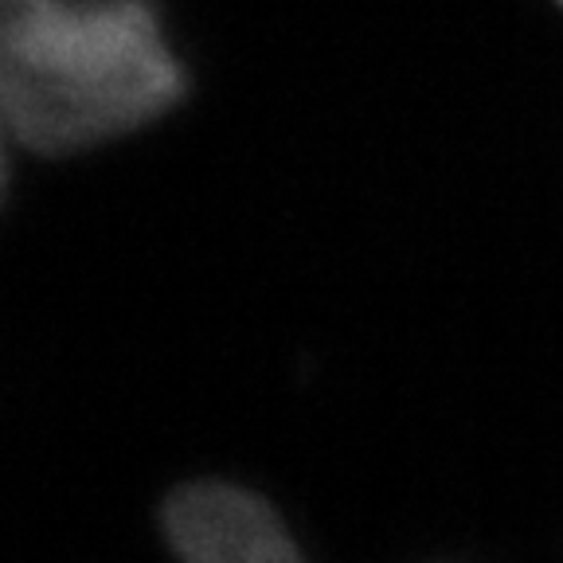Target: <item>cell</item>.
<instances>
[{"mask_svg":"<svg viewBox=\"0 0 563 563\" xmlns=\"http://www.w3.org/2000/svg\"><path fill=\"white\" fill-rule=\"evenodd\" d=\"M153 0H0V122L40 157L137 133L185 102Z\"/></svg>","mask_w":563,"mask_h":563,"instance_id":"cell-1","label":"cell"},{"mask_svg":"<svg viewBox=\"0 0 563 563\" xmlns=\"http://www.w3.org/2000/svg\"><path fill=\"white\" fill-rule=\"evenodd\" d=\"M161 532L180 563H306L278 512L231 482L173 489L161 505Z\"/></svg>","mask_w":563,"mask_h":563,"instance_id":"cell-2","label":"cell"},{"mask_svg":"<svg viewBox=\"0 0 563 563\" xmlns=\"http://www.w3.org/2000/svg\"><path fill=\"white\" fill-rule=\"evenodd\" d=\"M4 122H0V196H4V185H9V157H4Z\"/></svg>","mask_w":563,"mask_h":563,"instance_id":"cell-3","label":"cell"},{"mask_svg":"<svg viewBox=\"0 0 563 563\" xmlns=\"http://www.w3.org/2000/svg\"><path fill=\"white\" fill-rule=\"evenodd\" d=\"M560 4H563V0H560Z\"/></svg>","mask_w":563,"mask_h":563,"instance_id":"cell-4","label":"cell"}]
</instances>
